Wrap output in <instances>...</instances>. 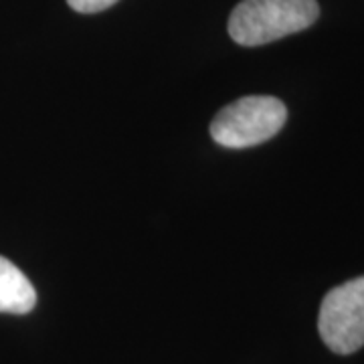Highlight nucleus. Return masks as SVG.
I'll list each match as a JSON object with an SVG mask.
<instances>
[{
  "label": "nucleus",
  "instance_id": "f03ea898",
  "mask_svg": "<svg viewBox=\"0 0 364 364\" xmlns=\"http://www.w3.org/2000/svg\"><path fill=\"white\" fill-rule=\"evenodd\" d=\"M287 109L272 95L241 97L215 116L210 136L225 148H251L272 140L284 128Z\"/></svg>",
  "mask_w": 364,
  "mask_h": 364
},
{
  "label": "nucleus",
  "instance_id": "f257e3e1",
  "mask_svg": "<svg viewBox=\"0 0 364 364\" xmlns=\"http://www.w3.org/2000/svg\"><path fill=\"white\" fill-rule=\"evenodd\" d=\"M316 0H243L229 18V35L237 45L259 47L306 31L318 21Z\"/></svg>",
  "mask_w": 364,
  "mask_h": 364
},
{
  "label": "nucleus",
  "instance_id": "7ed1b4c3",
  "mask_svg": "<svg viewBox=\"0 0 364 364\" xmlns=\"http://www.w3.org/2000/svg\"><path fill=\"white\" fill-rule=\"evenodd\" d=\"M318 330L336 354H352L364 346V275L330 289L322 299Z\"/></svg>",
  "mask_w": 364,
  "mask_h": 364
},
{
  "label": "nucleus",
  "instance_id": "39448f33",
  "mask_svg": "<svg viewBox=\"0 0 364 364\" xmlns=\"http://www.w3.org/2000/svg\"><path fill=\"white\" fill-rule=\"evenodd\" d=\"M69 6L73 11L83 14H93V13H102L105 9H109L112 4H116L117 0H67Z\"/></svg>",
  "mask_w": 364,
  "mask_h": 364
},
{
  "label": "nucleus",
  "instance_id": "20e7f679",
  "mask_svg": "<svg viewBox=\"0 0 364 364\" xmlns=\"http://www.w3.org/2000/svg\"><path fill=\"white\" fill-rule=\"evenodd\" d=\"M37 306V291L31 279L13 261L0 255V312L28 314Z\"/></svg>",
  "mask_w": 364,
  "mask_h": 364
}]
</instances>
